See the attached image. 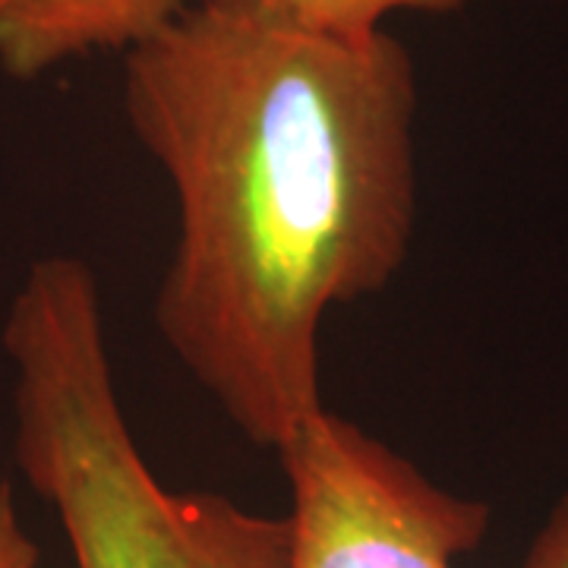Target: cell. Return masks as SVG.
<instances>
[{"label": "cell", "mask_w": 568, "mask_h": 568, "mask_svg": "<svg viewBox=\"0 0 568 568\" xmlns=\"http://www.w3.org/2000/svg\"><path fill=\"white\" fill-rule=\"evenodd\" d=\"M123 111L174 190L168 351L253 446L323 410L320 328L379 294L417 222V70L388 32H310L268 0H193L126 48Z\"/></svg>", "instance_id": "obj_1"}, {"label": "cell", "mask_w": 568, "mask_h": 568, "mask_svg": "<svg viewBox=\"0 0 568 568\" xmlns=\"http://www.w3.org/2000/svg\"><path fill=\"white\" fill-rule=\"evenodd\" d=\"M3 347L17 366V465L58 511L77 568H291L287 515L174 493L145 465L82 260L48 256L26 272Z\"/></svg>", "instance_id": "obj_2"}, {"label": "cell", "mask_w": 568, "mask_h": 568, "mask_svg": "<svg viewBox=\"0 0 568 568\" xmlns=\"http://www.w3.org/2000/svg\"><path fill=\"white\" fill-rule=\"evenodd\" d=\"M291 568H455L493 511L426 477L342 414L316 410L278 446Z\"/></svg>", "instance_id": "obj_3"}, {"label": "cell", "mask_w": 568, "mask_h": 568, "mask_svg": "<svg viewBox=\"0 0 568 568\" xmlns=\"http://www.w3.org/2000/svg\"><path fill=\"white\" fill-rule=\"evenodd\" d=\"M186 0H0V67L36 80L51 67L92 51H126Z\"/></svg>", "instance_id": "obj_4"}, {"label": "cell", "mask_w": 568, "mask_h": 568, "mask_svg": "<svg viewBox=\"0 0 568 568\" xmlns=\"http://www.w3.org/2000/svg\"><path fill=\"white\" fill-rule=\"evenodd\" d=\"M282 17L310 32L345 41H366L392 13H458L474 0H268Z\"/></svg>", "instance_id": "obj_5"}, {"label": "cell", "mask_w": 568, "mask_h": 568, "mask_svg": "<svg viewBox=\"0 0 568 568\" xmlns=\"http://www.w3.org/2000/svg\"><path fill=\"white\" fill-rule=\"evenodd\" d=\"M39 547L26 534L13 484L0 480V568H39Z\"/></svg>", "instance_id": "obj_6"}, {"label": "cell", "mask_w": 568, "mask_h": 568, "mask_svg": "<svg viewBox=\"0 0 568 568\" xmlns=\"http://www.w3.org/2000/svg\"><path fill=\"white\" fill-rule=\"evenodd\" d=\"M518 568H568V489L549 508Z\"/></svg>", "instance_id": "obj_7"}]
</instances>
